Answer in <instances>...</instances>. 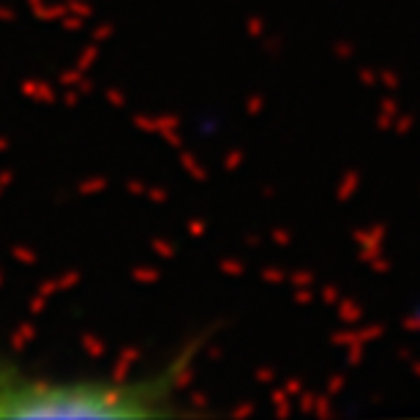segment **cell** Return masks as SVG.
I'll list each match as a JSON object with an SVG mask.
<instances>
[{
    "mask_svg": "<svg viewBox=\"0 0 420 420\" xmlns=\"http://www.w3.org/2000/svg\"><path fill=\"white\" fill-rule=\"evenodd\" d=\"M199 341L137 380H47L0 352V418H167L189 382Z\"/></svg>",
    "mask_w": 420,
    "mask_h": 420,
    "instance_id": "obj_1",
    "label": "cell"
}]
</instances>
